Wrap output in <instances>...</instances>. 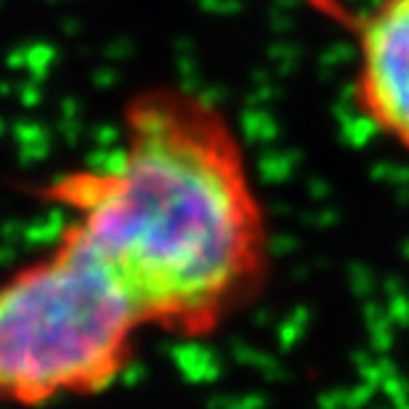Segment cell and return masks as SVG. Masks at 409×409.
Masks as SVG:
<instances>
[{
  "instance_id": "3957f363",
  "label": "cell",
  "mask_w": 409,
  "mask_h": 409,
  "mask_svg": "<svg viewBox=\"0 0 409 409\" xmlns=\"http://www.w3.org/2000/svg\"><path fill=\"white\" fill-rule=\"evenodd\" d=\"M351 104L378 136L409 155V0H372L351 19Z\"/></svg>"
},
{
  "instance_id": "6da1fadb",
  "label": "cell",
  "mask_w": 409,
  "mask_h": 409,
  "mask_svg": "<svg viewBox=\"0 0 409 409\" xmlns=\"http://www.w3.org/2000/svg\"><path fill=\"white\" fill-rule=\"evenodd\" d=\"M112 157L51 176L35 197L101 261L146 330L208 340L266 290L271 229L231 117L176 83L133 91Z\"/></svg>"
},
{
  "instance_id": "7a4b0ae2",
  "label": "cell",
  "mask_w": 409,
  "mask_h": 409,
  "mask_svg": "<svg viewBox=\"0 0 409 409\" xmlns=\"http://www.w3.org/2000/svg\"><path fill=\"white\" fill-rule=\"evenodd\" d=\"M146 325L101 261L61 226L0 279V404L40 409L109 391Z\"/></svg>"
}]
</instances>
